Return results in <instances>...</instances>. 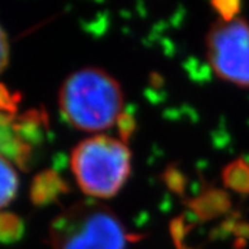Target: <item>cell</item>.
<instances>
[{"mask_svg": "<svg viewBox=\"0 0 249 249\" xmlns=\"http://www.w3.org/2000/svg\"><path fill=\"white\" fill-rule=\"evenodd\" d=\"M0 165H1V198H0V206L5 207L17 196L18 178H17L16 171H14L8 159L1 157Z\"/></svg>", "mask_w": 249, "mask_h": 249, "instance_id": "obj_11", "label": "cell"}, {"mask_svg": "<svg viewBox=\"0 0 249 249\" xmlns=\"http://www.w3.org/2000/svg\"><path fill=\"white\" fill-rule=\"evenodd\" d=\"M60 111L72 127L88 132L107 130L117 122L124 106L120 84L107 72L86 68L68 76L60 88Z\"/></svg>", "mask_w": 249, "mask_h": 249, "instance_id": "obj_1", "label": "cell"}, {"mask_svg": "<svg viewBox=\"0 0 249 249\" xmlns=\"http://www.w3.org/2000/svg\"><path fill=\"white\" fill-rule=\"evenodd\" d=\"M229 235L230 234L226 233L225 230H224L223 228L219 225L211 230L210 234H209V238H210V240H224V239H226V238H228Z\"/></svg>", "mask_w": 249, "mask_h": 249, "instance_id": "obj_29", "label": "cell"}, {"mask_svg": "<svg viewBox=\"0 0 249 249\" xmlns=\"http://www.w3.org/2000/svg\"><path fill=\"white\" fill-rule=\"evenodd\" d=\"M211 5L220 14L221 19L231 22L235 19L236 14L239 13L242 3L239 0H213L211 1Z\"/></svg>", "mask_w": 249, "mask_h": 249, "instance_id": "obj_15", "label": "cell"}, {"mask_svg": "<svg viewBox=\"0 0 249 249\" xmlns=\"http://www.w3.org/2000/svg\"><path fill=\"white\" fill-rule=\"evenodd\" d=\"M13 130L18 136L32 148H39L45 139L53 142L55 136L49 126V117L45 109H28L14 120Z\"/></svg>", "mask_w": 249, "mask_h": 249, "instance_id": "obj_6", "label": "cell"}, {"mask_svg": "<svg viewBox=\"0 0 249 249\" xmlns=\"http://www.w3.org/2000/svg\"><path fill=\"white\" fill-rule=\"evenodd\" d=\"M168 28V23L165 22V20H159V22H157V23L153 26V28H151V31L155 33H158V35H160L164 32V31L167 30Z\"/></svg>", "mask_w": 249, "mask_h": 249, "instance_id": "obj_31", "label": "cell"}, {"mask_svg": "<svg viewBox=\"0 0 249 249\" xmlns=\"http://www.w3.org/2000/svg\"><path fill=\"white\" fill-rule=\"evenodd\" d=\"M159 43H160L161 47H163L164 55L168 56V57H173V56L176 55V53H177V47H176L173 41H171V39L167 38V37H161Z\"/></svg>", "mask_w": 249, "mask_h": 249, "instance_id": "obj_24", "label": "cell"}, {"mask_svg": "<svg viewBox=\"0 0 249 249\" xmlns=\"http://www.w3.org/2000/svg\"><path fill=\"white\" fill-rule=\"evenodd\" d=\"M196 167L198 169V172H201L202 169H205L207 167V160H198L196 164Z\"/></svg>", "mask_w": 249, "mask_h": 249, "instance_id": "obj_36", "label": "cell"}, {"mask_svg": "<svg viewBox=\"0 0 249 249\" xmlns=\"http://www.w3.org/2000/svg\"><path fill=\"white\" fill-rule=\"evenodd\" d=\"M211 138V144L216 150H223L229 146V144L231 142V136H230L228 128H226V122L224 116L220 117V124L219 127L216 130L211 131L210 134Z\"/></svg>", "mask_w": 249, "mask_h": 249, "instance_id": "obj_17", "label": "cell"}, {"mask_svg": "<svg viewBox=\"0 0 249 249\" xmlns=\"http://www.w3.org/2000/svg\"><path fill=\"white\" fill-rule=\"evenodd\" d=\"M223 182L228 188L243 196L249 195V164L242 158L228 164L221 173Z\"/></svg>", "mask_w": 249, "mask_h": 249, "instance_id": "obj_9", "label": "cell"}, {"mask_svg": "<svg viewBox=\"0 0 249 249\" xmlns=\"http://www.w3.org/2000/svg\"><path fill=\"white\" fill-rule=\"evenodd\" d=\"M0 49H1V56H0V71L5 70L9 61V47H8V39L5 30H0Z\"/></svg>", "mask_w": 249, "mask_h": 249, "instance_id": "obj_20", "label": "cell"}, {"mask_svg": "<svg viewBox=\"0 0 249 249\" xmlns=\"http://www.w3.org/2000/svg\"><path fill=\"white\" fill-rule=\"evenodd\" d=\"M120 14H121L122 17H124V18H131V13H130V12H127V10H121V12H120Z\"/></svg>", "mask_w": 249, "mask_h": 249, "instance_id": "obj_37", "label": "cell"}, {"mask_svg": "<svg viewBox=\"0 0 249 249\" xmlns=\"http://www.w3.org/2000/svg\"><path fill=\"white\" fill-rule=\"evenodd\" d=\"M68 164H69V158H68V155H66L65 153L60 151V153H56V154L53 155V171L55 172L59 173V172L64 171Z\"/></svg>", "mask_w": 249, "mask_h": 249, "instance_id": "obj_22", "label": "cell"}, {"mask_svg": "<svg viewBox=\"0 0 249 249\" xmlns=\"http://www.w3.org/2000/svg\"><path fill=\"white\" fill-rule=\"evenodd\" d=\"M161 179L171 192L177 196H183L187 186V177L178 169L177 164H169L161 174Z\"/></svg>", "mask_w": 249, "mask_h": 249, "instance_id": "obj_12", "label": "cell"}, {"mask_svg": "<svg viewBox=\"0 0 249 249\" xmlns=\"http://www.w3.org/2000/svg\"><path fill=\"white\" fill-rule=\"evenodd\" d=\"M179 109H180V112H182V115L187 116V117L190 118L192 124H197V122H198V120H200V117H198V113L196 112V109H195L194 107H191L190 105L184 103V105L180 106Z\"/></svg>", "mask_w": 249, "mask_h": 249, "instance_id": "obj_26", "label": "cell"}, {"mask_svg": "<svg viewBox=\"0 0 249 249\" xmlns=\"http://www.w3.org/2000/svg\"><path fill=\"white\" fill-rule=\"evenodd\" d=\"M144 95L145 98L148 99L149 103L151 105H160L163 102H165L167 99L168 94L167 92H164V90H157V89L150 88H145L144 90Z\"/></svg>", "mask_w": 249, "mask_h": 249, "instance_id": "obj_21", "label": "cell"}, {"mask_svg": "<svg viewBox=\"0 0 249 249\" xmlns=\"http://www.w3.org/2000/svg\"><path fill=\"white\" fill-rule=\"evenodd\" d=\"M234 235H236L238 238H243V239H249V223L239 221L236 224Z\"/></svg>", "mask_w": 249, "mask_h": 249, "instance_id": "obj_27", "label": "cell"}, {"mask_svg": "<svg viewBox=\"0 0 249 249\" xmlns=\"http://www.w3.org/2000/svg\"><path fill=\"white\" fill-rule=\"evenodd\" d=\"M159 209H160L161 213H167L171 211L172 198H171V196H169V194L164 195V198H163V201H161L160 205H159Z\"/></svg>", "mask_w": 249, "mask_h": 249, "instance_id": "obj_30", "label": "cell"}, {"mask_svg": "<svg viewBox=\"0 0 249 249\" xmlns=\"http://www.w3.org/2000/svg\"><path fill=\"white\" fill-rule=\"evenodd\" d=\"M50 242L53 249H124L127 234L109 207L86 200L51 221Z\"/></svg>", "mask_w": 249, "mask_h": 249, "instance_id": "obj_2", "label": "cell"}, {"mask_svg": "<svg viewBox=\"0 0 249 249\" xmlns=\"http://www.w3.org/2000/svg\"><path fill=\"white\" fill-rule=\"evenodd\" d=\"M136 9H138L139 14H140L142 18L146 17V8H145V4L142 3V1H139V3L136 4Z\"/></svg>", "mask_w": 249, "mask_h": 249, "instance_id": "obj_35", "label": "cell"}, {"mask_svg": "<svg viewBox=\"0 0 249 249\" xmlns=\"http://www.w3.org/2000/svg\"><path fill=\"white\" fill-rule=\"evenodd\" d=\"M184 16H186V9L182 4H179L177 8V10L174 12L173 16L171 17V20H169V24L174 28H179L180 24L183 23Z\"/></svg>", "mask_w": 249, "mask_h": 249, "instance_id": "obj_23", "label": "cell"}, {"mask_svg": "<svg viewBox=\"0 0 249 249\" xmlns=\"http://www.w3.org/2000/svg\"><path fill=\"white\" fill-rule=\"evenodd\" d=\"M20 99H22V94L19 92L10 94L8 92L7 87L4 84L0 86V108H1V111L8 113V115L16 116L18 103L20 102Z\"/></svg>", "mask_w": 249, "mask_h": 249, "instance_id": "obj_16", "label": "cell"}, {"mask_svg": "<svg viewBox=\"0 0 249 249\" xmlns=\"http://www.w3.org/2000/svg\"><path fill=\"white\" fill-rule=\"evenodd\" d=\"M130 150L122 141L97 135L76 145L70 165L84 194L109 198L117 195L130 176Z\"/></svg>", "mask_w": 249, "mask_h": 249, "instance_id": "obj_3", "label": "cell"}, {"mask_svg": "<svg viewBox=\"0 0 249 249\" xmlns=\"http://www.w3.org/2000/svg\"><path fill=\"white\" fill-rule=\"evenodd\" d=\"M207 59L219 78L249 88V24L216 20L206 36Z\"/></svg>", "mask_w": 249, "mask_h": 249, "instance_id": "obj_4", "label": "cell"}, {"mask_svg": "<svg viewBox=\"0 0 249 249\" xmlns=\"http://www.w3.org/2000/svg\"><path fill=\"white\" fill-rule=\"evenodd\" d=\"M24 234L23 220L12 213L0 215V240L3 244H14L19 242Z\"/></svg>", "mask_w": 249, "mask_h": 249, "instance_id": "obj_10", "label": "cell"}, {"mask_svg": "<svg viewBox=\"0 0 249 249\" xmlns=\"http://www.w3.org/2000/svg\"><path fill=\"white\" fill-rule=\"evenodd\" d=\"M134 221L136 224V226H144L149 221V213H145V211L144 213H140L138 216L135 217Z\"/></svg>", "mask_w": 249, "mask_h": 249, "instance_id": "obj_32", "label": "cell"}, {"mask_svg": "<svg viewBox=\"0 0 249 249\" xmlns=\"http://www.w3.org/2000/svg\"><path fill=\"white\" fill-rule=\"evenodd\" d=\"M248 124H249V122H248Z\"/></svg>", "mask_w": 249, "mask_h": 249, "instance_id": "obj_38", "label": "cell"}, {"mask_svg": "<svg viewBox=\"0 0 249 249\" xmlns=\"http://www.w3.org/2000/svg\"><path fill=\"white\" fill-rule=\"evenodd\" d=\"M69 186L53 169H47L33 178L30 190V198L36 207L47 206L57 202V196L69 192Z\"/></svg>", "mask_w": 249, "mask_h": 249, "instance_id": "obj_8", "label": "cell"}, {"mask_svg": "<svg viewBox=\"0 0 249 249\" xmlns=\"http://www.w3.org/2000/svg\"><path fill=\"white\" fill-rule=\"evenodd\" d=\"M116 124H117L118 134H120V138H121L122 142L124 145L128 144V141L131 139L132 134L136 130V121H135V118L132 116L122 112L121 115L118 116Z\"/></svg>", "mask_w": 249, "mask_h": 249, "instance_id": "obj_18", "label": "cell"}, {"mask_svg": "<svg viewBox=\"0 0 249 249\" xmlns=\"http://www.w3.org/2000/svg\"><path fill=\"white\" fill-rule=\"evenodd\" d=\"M149 83H150V87L153 89H157V90H160L161 88L165 84V80H164L163 75L159 74L158 71H151L149 74Z\"/></svg>", "mask_w": 249, "mask_h": 249, "instance_id": "obj_25", "label": "cell"}, {"mask_svg": "<svg viewBox=\"0 0 249 249\" xmlns=\"http://www.w3.org/2000/svg\"><path fill=\"white\" fill-rule=\"evenodd\" d=\"M13 116L0 115V153L1 157L13 160L20 171L28 172L32 158V146L14 132Z\"/></svg>", "mask_w": 249, "mask_h": 249, "instance_id": "obj_5", "label": "cell"}, {"mask_svg": "<svg viewBox=\"0 0 249 249\" xmlns=\"http://www.w3.org/2000/svg\"><path fill=\"white\" fill-rule=\"evenodd\" d=\"M190 79L197 84H203V83L211 82L213 79V68L210 64H201L198 68H196L192 71L187 72Z\"/></svg>", "mask_w": 249, "mask_h": 249, "instance_id": "obj_19", "label": "cell"}, {"mask_svg": "<svg viewBox=\"0 0 249 249\" xmlns=\"http://www.w3.org/2000/svg\"><path fill=\"white\" fill-rule=\"evenodd\" d=\"M195 225L187 224L184 215H179L178 217L173 219L169 224V230H171L172 239H173L174 246L177 249H183L184 236L194 229Z\"/></svg>", "mask_w": 249, "mask_h": 249, "instance_id": "obj_14", "label": "cell"}, {"mask_svg": "<svg viewBox=\"0 0 249 249\" xmlns=\"http://www.w3.org/2000/svg\"><path fill=\"white\" fill-rule=\"evenodd\" d=\"M191 211H194L200 221H209L216 217L225 215L231 209V202L228 192L219 188L205 184L200 196L184 200Z\"/></svg>", "mask_w": 249, "mask_h": 249, "instance_id": "obj_7", "label": "cell"}, {"mask_svg": "<svg viewBox=\"0 0 249 249\" xmlns=\"http://www.w3.org/2000/svg\"><path fill=\"white\" fill-rule=\"evenodd\" d=\"M136 111H138V107H136V105H134V103H130V105H127L126 107H124V113H127V115L132 116L134 117V115L136 113Z\"/></svg>", "mask_w": 249, "mask_h": 249, "instance_id": "obj_33", "label": "cell"}, {"mask_svg": "<svg viewBox=\"0 0 249 249\" xmlns=\"http://www.w3.org/2000/svg\"><path fill=\"white\" fill-rule=\"evenodd\" d=\"M247 247V239L243 238H238L234 243V249H244Z\"/></svg>", "mask_w": 249, "mask_h": 249, "instance_id": "obj_34", "label": "cell"}, {"mask_svg": "<svg viewBox=\"0 0 249 249\" xmlns=\"http://www.w3.org/2000/svg\"><path fill=\"white\" fill-rule=\"evenodd\" d=\"M80 27L84 32L92 35L94 38H101L108 31L109 24H111V14L109 10H103L97 13L95 18L93 20H84L80 19Z\"/></svg>", "mask_w": 249, "mask_h": 249, "instance_id": "obj_13", "label": "cell"}, {"mask_svg": "<svg viewBox=\"0 0 249 249\" xmlns=\"http://www.w3.org/2000/svg\"><path fill=\"white\" fill-rule=\"evenodd\" d=\"M182 112L179 108H168L163 111V118L168 120V121H179L182 118Z\"/></svg>", "mask_w": 249, "mask_h": 249, "instance_id": "obj_28", "label": "cell"}]
</instances>
